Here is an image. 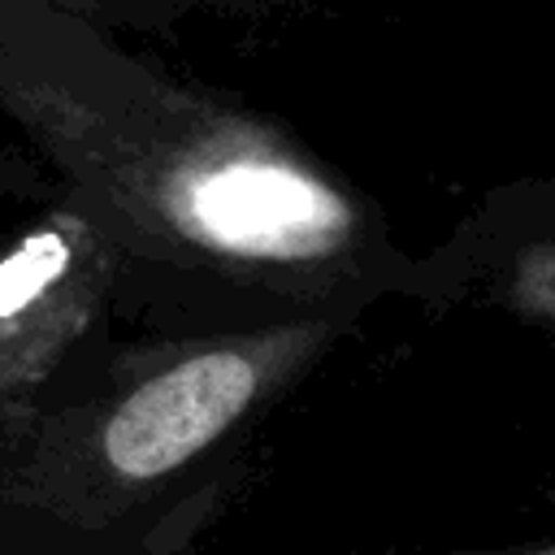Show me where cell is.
I'll list each match as a JSON object with an SVG mask.
<instances>
[{"mask_svg":"<svg viewBox=\"0 0 555 555\" xmlns=\"http://www.w3.org/2000/svg\"><path fill=\"white\" fill-rule=\"evenodd\" d=\"M416 304L494 312L555 334V178L494 186L416 256Z\"/></svg>","mask_w":555,"mask_h":555,"instance_id":"obj_1","label":"cell"},{"mask_svg":"<svg viewBox=\"0 0 555 555\" xmlns=\"http://www.w3.org/2000/svg\"><path fill=\"white\" fill-rule=\"evenodd\" d=\"M455 555H555V542H546V546H529V551H455Z\"/></svg>","mask_w":555,"mask_h":555,"instance_id":"obj_2","label":"cell"},{"mask_svg":"<svg viewBox=\"0 0 555 555\" xmlns=\"http://www.w3.org/2000/svg\"><path fill=\"white\" fill-rule=\"evenodd\" d=\"M186 4H217V9H247V4H256V0H186ZM264 4V0H260Z\"/></svg>","mask_w":555,"mask_h":555,"instance_id":"obj_3","label":"cell"}]
</instances>
